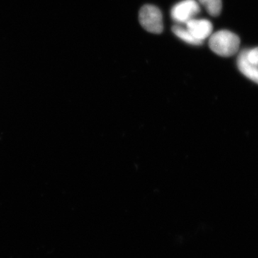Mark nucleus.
I'll use <instances>...</instances> for the list:
<instances>
[{
    "label": "nucleus",
    "mask_w": 258,
    "mask_h": 258,
    "mask_svg": "<svg viewBox=\"0 0 258 258\" xmlns=\"http://www.w3.org/2000/svg\"><path fill=\"white\" fill-rule=\"evenodd\" d=\"M240 37L228 30H220L212 33L209 40V46L212 52L222 57L235 55L240 49Z\"/></svg>",
    "instance_id": "1"
},
{
    "label": "nucleus",
    "mask_w": 258,
    "mask_h": 258,
    "mask_svg": "<svg viewBox=\"0 0 258 258\" xmlns=\"http://www.w3.org/2000/svg\"><path fill=\"white\" fill-rule=\"evenodd\" d=\"M139 22L147 31L159 34L163 31V17L161 10L154 5H144L139 12Z\"/></svg>",
    "instance_id": "2"
},
{
    "label": "nucleus",
    "mask_w": 258,
    "mask_h": 258,
    "mask_svg": "<svg viewBox=\"0 0 258 258\" xmlns=\"http://www.w3.org/2000/svg\"><path fill=\"white\" fill-rule=\"evenodd\" d=\"M200 13V4L196 0H183L173 7L171 16L176 23L185 25Z\"/></svg>",
    "instance_id": "3"
},
{
    "label": "nucleus",
    "mask_w": 258,
    "mask_h": 258,
    "mask_svg": "<svg viewBox=\"0 0 258 258\" xmlns=\"http://www.w3.org/2000/svg\"><path fill=\"white\" fill-rule=\"evenodd\" d=\"M185 27L195 39L203 42L211 36L213 30L211 22L205 19L194 18L185 24Z\"/></svg>",
    "instance_id": "4"
},
{
    "label": "nucleus",
    "mask_w": 258,
    "mask_h": 258,
    "mask_svg": "<svg viewBox=\"0 0 258 258\" xmlns=\"http://www.w3.org/2000/svg\"><path fill=\"white\" fill-rule=\"evenodd\" d=\"M238 69L244 76L258 84V66L249 62L246 57V49L241 50L237 56Z\"/></svg>",
    "instance_id": "5"
},
{
    "label": "nucleus",
    "mask_w": 258,
    "mask_h": 258,
    "mask_svg": "<svg viewBox=\"0 0 258 258\" xmlns=\"http://www.w3.org/2000/svg\"><path fill=\"white\" fill-rule=\"evenodd\" d=\"M172 31L176 37H179L183 41L188 44H191L194 45H200L203 43V42L199 41L191 35L189 30L186 28V27L181 26L180 25H176L173 26Z\"/></svg>",
    "instance_id": "6"
},
{
    "label": "nucleus",
    "mask_w": 258,
    "mask_h": 258,
    "mask_svg": "<svg viewBox=\"0 0 258 258\" xmlns=\"http://www.w3.org/2000/svg\"><path fill=\"white\" fill-rule=\"evenodd\" d=\"M199 3L203 5L212 16H218L221 13L222 0H199Z\"/></svg>",
    "instance_id": "7"
},
{
    "label": "nucleus",
    "mask_w": 258,
    "mask_h": 258,
    "mask_svg": "<svg viewBox=\"0 0 258 258\" xmlns=\"http://www.w3.org/2000/svg\"><path fill=\"white\" fill-rule=\"evenodd\" d=\"M246 57L249 62L258 66V47L251 50L246 49Z\"/></svg>",
    "instance_id": "8"
}]
</instances>
